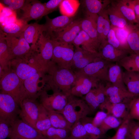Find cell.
I'll list each match as a JSON object with an SVG mask.
<instances>
[{
    "label": "cell",
    "mask_w": 139,
    "mask_h": 139,
    "mask_svg": "<svg viewBox=\"0 0 139 139\" xmlns=\"http://www.w3.org/2000/svg\"><path fill=\"white\" fill-rule=\"evenodd\" d=\"M126 139H128V138L127 137Z\"/></svg>",
    "instance_id": "cell-53"
},
{
    "label": "cell",
    "mask_w": 139,
    "mask_h": 139,
    "mask_svg": "<svg viewBox=\"0 0 139 139\" xmlns=\"http://www.w3.org/2000/svg\"><path fill=\"white\" fill-rule=\"evenodd\" d=\"M0 83L1 92L11 96L19 106L27 97L23 82L15 72L5 74L1 79Z\"/></svg>",
    "instance_id": "cell-3"
},
{
    "label": "cell",
    "mask_w": 139,
    "mask_h": 139,
    "mask_svg": "<svg viewBox=\"0 0 139 139\" xmlns=\"http://www.w3.org/2000/svg\"><path fill=\"white\" fill-rule=\"evenodd\" d=\"M15 72L23 82L38 72L37 69L34 67L21 62L17 65Z\"/></svg>",
    "instance_id": "cell-40"
},
{
    "label": "cell",
    "mask_w": 139,
    "mask_h": 139,
    "mask_svg": "<svg viewBox=\"0 0 139 139\" xmlns=\"http://www.w3.org/2000/svg\"><path fill=\"white\" fill-rule=\"evenodd\" d=\"M8 137L10 139H46L37 129L18 118L10 125Z\"/></svg>",
    "instance_id": "cell-5"
},
{
    "label": "cell",
    "mask_w": 139,
    "mask_h": 139,
    "mask_svg": "<svg viewBox=\"0 0 139 139\" xmlns=\"http://www.w3.org/2000/svg\"><path fill=\"white\" fill-rule=\"evenodd\" d=\"M85 15L98 14L111 3V0H84L82 1Z\"/></svg>",
    "instance_id": "cell-27"
},
{
    "label": "cell",
    "mask_w": 139,
    "mask_h": 139,
    "mask_svg": "<svg viewBox=\"0 0 139 139\" xmlns=\"http://www.w3.org/2000/svg\"><path fill=\"white\" fill-rule=\"evenodd\" d=\"M48 94L46 91L41 94L40 104L48 111L61 112L66 105L68 96L58 92Z\"/></svg>",
    "instance_id": "cell-13"
},
{
    "label": "cell",
    "mask_w": 139,
    "mask_h": 139,
    "mask_svg": "<svg viewBox=\"0 0 139 139\" xmlns=\"http://www.w3.org/2000/svg\"><path fill=\"white\" fill-rule=\"evenodd\" d=\"M91 112L84 100L71 94L68 97L66 105L59 112L63 115L72 126L76 122L87 116Z\"/></svg>",
    "instance_id": "cell-2"
},
{
    "label": "cell",
    "mask_w": 139,
    "mask_h": 139,
    "mask_svg": "<svg viewBox=\"0 0 139 139\" xmlns=\"http://www.w3.org/2000/svg\"><path fill=\"white\" fill-rule=\"evenodd\" d=\"M26 1L24 0H3L1 1V2L9 9L13 11L21 9L25 4Z\"/></svg>",
    "instance_id": "cell-48"
},
{
    "label": "cell",
    "mask_w": 139,
    "mask_h": 139,
    "mask_svg": "<svg viewBox=\"0 0 139 139\" xmlns=\"http://www.w3.org/2000/svg\"><path fill=\"white\" fill-rule=\"evenodd\" d=\"M112 63L100 58L78 72L95 79L100 83L105 84L108 82V71Z\"/></svg>",
    "instance_id": "cell-7"
},
{
    "label": "cell",
    "mask_w": 139,
    "mask_h": 139,
    "mask_svg": "<svg viewBox=\"0 0 139 139\" xmlns=\"http://www.w3.org/2000/svg\"><path fill=\"white\" fill-rule=\"evenodd\" d=\"M10 126L6 122L0 119V139H5L8 137Z\"/></svg>",
    "instance_id": "cell-50"
},
{
    "label": "cell",
    "mask_w": 139,
    "mask_h": 139,
    "mask_svg": "<svg viewBox=\"0 0 139 139\" xmlns=\"http://www.w3.org/2000/svg\"><path fill=\"white\" fill-rule=\"evenodd\" d=\"M124 83L130 93L139 97V73L125 71L123 72Z\"/></svg>",
    "instance_id": "cell-28"
},
{
    "label": "cell",
    "mask_w": 139,
    "mask_h": 139,
    "mask_svg": "<svg viewBox=\"0 0 139 139\" xmlns=\"http://www.w3.org/2000/svg\"><path fill=\"white\" fill-rule=\"evenodd\" d=\"M46 72L49 86L53 92L62 93L67 96L71 95V86L75 73L71 69L60 67L51 62H49Z\"/></svg>",
    "instance_id": "cell-1"
},
{
    "label": "cell",
    "mask_w": 139,
    "mask_h": 139,
    "mask_svg": "<svg viewBox=\"0 0 139 139\" xmlns=\"http://www.w3.org/2000/svg\"><path fill=\"white\" fill-rule=\"evenodd\" d=\"M51 40L53 50L51 61L60 67L71 69L75 51L74 46L72 44L62 43Z\"/></svg>",
    "instance_id": "cell-4"
},
{
    "label": "cell",
    "mask_w": 139,
    "mask_h": 139,
    "mask_svg": "<svg viewBox=\"0 0 139 139\" xmlns=\"http://www.w3.org/2000/svg\"><path fill=\"white\" fill-rule=\"evenodd\" d=\"M128 117L139 121V97L132 100L129 104Z\"/></svg>",
    "instance_id": "cell-45"
},
{
    "label": "cell",
    "mask_w": 139,
    "mask_h": 139,
    "mask_svg": "<svg viewBox=\"0 0 139 139\" xmlns=\"http://www.w3.org/2000/svg\"><path fill=\"white\" fill-rule=\"evenodd\" d=\"M80 4L78 0H63L59 6L60 13L62 15L74 17Z\"/></svg>",
    "instance_id": "cell-36"
},
{
    "label": "cell",
    "mask_w": 139,
    "mask_h": 139,
    "mask_svg": "<svg viewBox=\"0 0 139 139\" xmlns=\"http://www.w3.org/2000/svg\"><path fill=\"white\" fill-rule=\"evenodd\" d=\"M5 36V33L0 30V61L1 68L4 67L10 60L14 58L8 47Z\"/></svg>",
    "instance_id": "cell-35"
},
{
    "label": "cell",
    "mask_w": 139,
    "mask_h": 139,
    "mask_svg": "<svg viewBox=\"0 0 139 139\" xmlns=\"http://www.w3.org/2000/svg\"><path fill=\"white\" fill-rule=\"evenodd\" d=\"M52 127L47 110L40 103L36 128L44 136L47 131ZM45 137V136H44Z\"/></svg>",
    "instance_id": "cell-31"
},
{
    "label": "cell",
    "mask_w": 139,
    "mask_h": 139,
    "mask_svg": "<svg viewBox=\"0 0 139 139\" xmlns=\"http://www.w3.org/2000/svg\"><path fill=\"white\" fill-rule=\"evenodd\" d=\"M40 77V75L38 72L23 82L27 97L36 98L37 93L40 90V88L38 86Z\"/></svg>",
    "instance_id": "cell-32"
},
{
    "label": "cell",
    "mask_w": 139,
    "mask_h": 139,
    "mask_svg": "<svg viewBox=\"0 0 139 139\" xmlns=\"http://www.w3.org/2000/svg\"><path fill=\"white\" fill-rule=\"evenodd\" d=\"M127 137L129 139H139V121L130 119Z\"/></svg>",
    "instance_id": "cell-44"
},
{
    "label": "cell",
    "mask_w": 139,
    "mask_h": 139,
    "mask_svg": "<svg viewBox=\"0 0 139 139\" xmlns=\"http://www.w3.org/2000/svg\"><path fill=\"white\" fill-rule=\"evenodd\" d=\"M82 19H75L66 27L53 32L50 36L51 39L67 44H72L82 30Z\"/></svg>",
    "instance_id": "cell-9"
},
{
    "label": "cell",
    "mask_w": 139,
    "mask_h": 139,
    "mask_svg": "<svg viewBox=\"0 0 139 139\" xmlns=\"http://www.w3.org/2000/svg\"><path fill=\"white\" fill-rule=\"evenodd\" d=\"M137 22L139 26V0H132Z\"/></svg>",
    "instance_id": "cell-52"
},
{
    "label": "cell",
    "mask_w": 139,
    "mask_h": 139,
    "mask_svg": "<svg viewBox=\"0 0 139 139\" xmlns=\"http://www.w3.org/2000/svg\"><path fill=\"white\" fill-rule=\"evenodd\" d=\"M48 111L52 127L57 128L70 129L71 126L62 114L54 111Z\"/></svg>",
    "instance_id": "cell-34"
},
{
    "label": "cell",
    "mask_w": 139,
    "mask_h": 139,
    "mask_svg": "<svg viewBox=\"0 0 139 139\" xmlns=\"http://www.w3.org/2000/svg\"><path fill=\"white\" fill-rule=\"evenodd\" d=\"M92 118L86 116L80 120L87 132L94 139L103 138L104 134L98 127L94 126L92 121Z\"/></svg>",
    "instance_id": "cell-39"
},
{
    "label": "cell",
    "mask_w": 139,
    "mask_h": 139,
    "mask_svg": "<svg viewBox=\"0 0 139 139\" xmlns=\"http://www.w3.org/2000/svg\"><path fill=\"white\" fill-rule=\"evenodd\" d=\"M19 105L10 95L1 92L0 94V119L10 126L18 118L21 111Z\"/></svg>",
    "instance_id": "cell-6"
},
{
    "label": "cell",
    "mask_w": 139,
    "mask_h": 139,
    "mask_svg": "<svg viewBox=\"0 0 139 139\" xmlns=\"http://www.w3.org/2000/svg\"><path fill=\"white\" fill-rule=\"evenodd\" d=\"M39 49V55L44 65L47 67L53 55V45L50 36L41 34L36 44Z\"/></svg>",
    "instance_id": "cell-20"
},
{
    "label": "cell",
    "mask_w": 139,
    "mask_h": 139,
    "mask_svg": "<svg viewBox=\"0 0 139 139\" xmlns=\"http://www.w3.org/2000/svg\"><path fill=\"white\" fill-rule=\"evenodd\" d=\"M100 58L98 53H92L82 49L75 48L71 69L74 72H78Z\"/></svg>",
    "instance_id": "cell-15"
},
{
    "label": "cell",
    "mask_w": 139,
    "mask_h": 139,
    "mask_svg": "<svg viewBox=\"0 0 139 139\" xmlns=\"http://www.w3.org/2000/svg\"><path fill=\"white\" fill-rule=\"evenodd\" d=\"M117 63L126 71L139 73V54H129Z\"/></svg>",
    "instance_id": "cell-33"
},
{
    "label": "cell",
    "mask_w": 139,
    "mask_h": 139,
    "mask_svg": "<svg viewBox=\"0 0 139 139\" xmlns=\"http://www.w3.org/2000/svg\"><path fill=\"white\" fill-rule=\"evenodd\" d=\"M69 139H94L86 131L80 120L76 122L70 129Z\"/></svg>",
    "instance_id": "cell-38"
},
{
    "label": "cell",
    "mask_w": 139,
    "mask_h": 139,
    "mask_svg": "<svg viewBox=\"0 0 139 139\" xmlns=\"http://www.w3.org/2000/svg\"><path fill=\"white\" fill-rule=\"evenodd\" d=\"M44 24L38 23L28 24L23 32L24 37L29 44H31V46L36 45L39 37L43 31Z\"/></svg>",
    "instance_id": "cell-26"
},
{
    "label": "cell",
    "mask_w": 139,
    "mask_h": 139,
    "mask_svg": "<svg viewBox=\"0 0 139 139\" xmlns=\"http://www.w3.org/2000/svg\"><path fill=\"white\" fill-rule=\"evenodd\" d=\"M75 77L72 85L71 94L76 97L86 95L100 83L95 79L79 72H74Z\"/></svg>",
    "instance_id": "cell-8"
},
{
    "label": "cell",
    "mask_w": 139,
    "mask_h": 139,
    "mask_svg": "<svg viewBox=\"0 0 139 139\" xmlns=\"http://www.w3.org/2000/svg\"><path fill=\"white\" fill-rule=\"evenodd\" d=\"M106 10L111 25L117 27L126 29L129 23L111 0Z\"/></svg>",
    "instance_id": "cell-23"
},
{
    "label": "cell",
    "mask_w": 139,
    "mask_h": 139,
    "mask_svg": "<svg viewBox=\"0 0 139 139\" xmlns=\"http://www.w3.org/2000/svg\"><path fill=\"white\" fill-rule=\"evenodd\" d=\"M130 119L124 120L115 134L108 139H126L128 133V125Z\"/></svg>",
    "instance_id": "cell-46"
},
{
    "label": "cell",
    "mask_w": 139,
    "mask_h": 139,
    "mask_svg": "<svg viewBox=\"0 0 139 139\" xmlns=\"http://www.w3.org/2000/svg\"><path fill=\"white\" fill-rule=\"evenodd\" d=\"M5 34L7 45L14 57H23L30 51L31 47L24 37L23 32L16 35Z\"/></svg>",
    "instance_id": "cell-12"
},
{
    "label": "cell",
    "mask_w": 139,
    "mask_h": 139,
    "mask_svg": "<svg viewBox=\"0 0 139 139\" xmlns=\"http://www.w3.org/2000/svg\"><path fill=\"white\" fill-rule=\"evenodd\" d=\"M106 97L111 103H129L134 99L138 97L130 93L127 88L114 85L109 82L105 84Z\"/></svg>",
    "instance_id": "cell-11"
},
{
    "label": "cell",
    "mask_w": 139,
    "mask_h": 139,
    "mask_svg": "<svg viewBox=\"0 0 139 139\" xmlns=\"http://www.w3.org/2000/svg\"><path fill=\"white\" fill-rule=\"evenodd\" d=\"M98 16V14L85 15L84 18L81 20V26L82 30L88 34L99 49L100 44L97 30Z\"/></svg>",
    "instance_id": "cell-21"
},
{
    "label": "cell",
    "mask_w": 139,
    "mask_h": 139,
    "mask_svg": "<svg viewBox=\"0 0 139 139\" xmlns=\"http://www.w3.org/2000/svg\"><path fill=\"white\" fill-rule=\"evenodd\" d=\"M21 9L23 13L20 19L27 23L31 20L40 19L47 15L44 3L38 0H26Z\"/></svg>",
    "instance_id": "cell-14"
},
{
    "label": "cell",
    "mask_w": 139,
    "mask_h": 139,
    "mask_svg": "<svg viewBox=\"0 0 139 139\" xmlns=\"http://www.w3.org/2000/svg\"><path fill=\"white\" fill-rule=\"evenodd\" d=\"M107 42L108 43L116 48L121 50L127 51L121 45L117 38L115 31L111 27L107 35Z\"/></svg>",
    "instance_id": "cell-47"
},
{
    "label": "cell",
    "mask_w": 139,
    "mask_h": 139,
    "mask_svg": "<svg viewBox=\"0 0 139 139\" xmlns=\"http://www.w3.org/2000/svg\"><path fill=\"white\" fill-rule=\"evenodd\" d=\"M105 85L104 83H100L97 87L91 89L83 97L84 100L87 104L92 112L99 107L105 100Z\"/></svg>",
    "instance_id": "cell-18"
},
{
    "label": "cell",
    "mask_w": 139,
    "mask_h": 139,
    "mask_svg": "<svg viewBox=\"0 0 139 139\" xmlns=\"http://www.w3.org/2000/svg\"><path fill=\"white\" fill-rule=\"evenodd\" d=\"M98 15L97 30L100 46L107 42V36L111 28V24L106 8Z\"/></svg>",
    "instance_id": "cell-22"
},
{
    "label": "cell",
    "mask_w": 139,
    "mask_h": 139,
    "mask_svg": "<svg viewBox=\"0 0 139 139\" xmlns=\"http://www.w3.org/2000/svg\"><path fill=\"white\" fill-rule=\"evenodd\" d=\"M36 99H24L20 106L21 111L19 115L21 120L36 128L40 105L36 102Z\"/></svg>",
    "instance_id": "cell-10"
},
{
    "label": "cell",
    "mask_w": 139,
    "mask_h": 139,
    "mask_svg": "<svg viewBox=\"0 0 139 139\" xmlns=\"http://www.w3.org/2000/svg\"><path fill=\"white\" fill-rule=\"evenodd\" d=\"M63 0H50L44 3L47 15L59 6Z\"/></svg>",
    "instance_id": "cell-51"
},
{
    "label": "cell",
    "mask_w": 139,
    "mask_h": 139,
    "mask_svg": "<svg viewBox=\"0 0 139 139\" xmlns=\"http://www.w3.org/2000/svg\"><path fill=\"white\" fill-rule=\"evenodd\" d=\"M46 22L44 24L43 31L45 35L50 36L54 32L60 29L67 25L76 19L74 16L69 17L62 15L53 19L46 16Z\"/></svg>",
    "instance_id": "cell-19"
},
{
    "label": "cell",
    "mask_w": 139,
    "mask_h": 139,
    "mask_svg": "<svg viewBox=\"0 0 139 139\" xmlns=\"http://www.w3.org/2000/svg\"><path fill=\"white\" fill-rule=\"evenodd\" d=\"M112 1L129 23L137 24L132 0H115Z\"/></svg>",
    "instance_id": "cell-25"
},
{
    "label": "cell",
    "mask_w": 139,
    "mask_h": 139,
    "mask_svg": "<svg viewBox=\"0 0 139 139\" xmlns=\"http://www.w3.org/2000/svg\"><path fill=\"white\" fill-rule=\"evenodd\" d=\"M28 24L20 19H17L14 22L1 26L2 30L6 34H17L23 32Z\"/></svg>",
    "instance_id": "cell-37"
},
{
    "label": "cell",
    "mask_w": 139,
    "mask_h": 139,
    "mask_svg": "<svg viewBox=\"0 0 139 139\" xmlns=\"http://www.w3.org/2000/svg\"><path fill=\"white\" fill-rule=\"evenodd\" d=\"M108 114L102 111H98L92 118V122L95 126L99 127L108 115Z\"/></svg>",
    "instance_id": "cell-49"
},
{
    "label": "cell",
    "mask_w": 139,
    "mask_h": 139,
    "mask_svg": "<svg viewBox=\"0 0 139 139\" xmlns=\"http://www.w3.org/2000/svg\"><path fill=\"white\" fill-rule=\"evenodd\" d=\"M98 53L101 58L112 63L118 62L130 54L127 51L115 48L107 42L100 46Z\"/></svg>",
    "instance_id": "cell-17"
},
{
    "label": "cell",
    "mask_w": 139,
    "mask_h": 139,
    "mask_svg": "<svg viewBox=\"0 0 139 139\" xmlns=\"http://www.w3.org/2000/svg\"><path fill=\"white\" fill-rule=\"evenodd\" d=\"M72 44L75 48L82 49L92 53L98 52L99 48L94 42L82 30L77 35Z\"/></svg>",
    "instance_id": "cell-24"
},
{
    "label": "cell",
    "mask_w": 139,
    "mask_h": 139,
    "mask_svg": "<svg viewBox=\"0 0 139 139\" xmlns=\"http://www.w3.org/2000/svg\"><path fill=\"white\" fill-rule=\"evenodd\" d=\"M111 27L114 29L116 37L120 44L130 54H131L127 42L129 33L128 27L126 29L119 28L111 25Z\"/></svg>",
    "instance_id": "cell-43"
},
{
    "label": "cell",
    "mask_w": 139,
    "mask_h": 139,
    "mask_svg": "<svg viewBox=\"0 0 139 139\" xmlns=\"http://www.w3.org/2000/svg\"><path fill=\"white\" fill-rule=\"evenodd\" d=\"M122 122L115 117L108 115L99 128L105 134L108 130L119 127Z\"/></svg>",
    "instance_id": "cell-42"
},
{
    "label": "cell",
    "mask_w": 139,
    "mask_h": 139,
    "mask_svg": "<svg viewBox=\"0 0 139 139\" xmlns=\"http://www.w3.org/2000/svg\"><path fill=\"white\" fill-rule=\"evenodd\" d=\"M127 43L131 54H139V26L129 23Z\"/></svg>",
    "instance_id": "cell-30"
},
{
    "label": "cell",
    "mask_w": 139,
    "mask_h": 139,
    "mask_svg": "<svg viewBox=\"0 0 139 139\" xmlns=\"http://www.w3.org/2000/svg\"><path fill=\"white\" fill-rule=\"evenodd\" d=\"M129 103H111L106 97L105 101L99 107L102 110L104 109L106 110L108 115L122 118L124 120L129 118Z\"/></svg>",
    "instance_id": "cell-16"
},
{
    "label": "cell",
    "mask_w": 139,
    "mask_h": 139,
    "mask_svg": "<svg viewBox=\"0 0 139 139\" xmlns=\"http://www.w3.org/2000/svg\"><path fill=\"white\" fill-rule=\"evenodd\" d=\"M123 72L121 67L117 63H112L108 71V82L114 85L127 88L123 82Z\"/></svg>",
    "instance_id": "cell-29"
},
{
    "label": "cell",
    "mask_w": 139,
    "mask_h": 139,
    "mask_svg": "<svg viewBox=\"0 0 139 139\" xmlns=\"http://www.w3.org/2000/svg\"><path fill=\"white\" fill-rule=\"evenodd\" d=\"M70 130L57 128L51 127L46 132V139H69Z\"/></svg>",
    "instance_id": "cell-41"
}]
</instances>
